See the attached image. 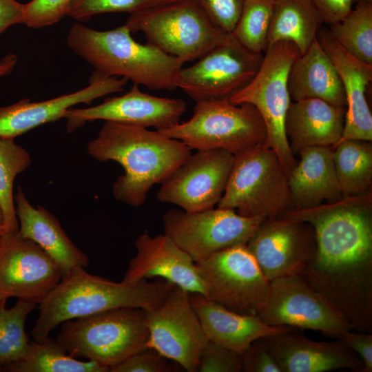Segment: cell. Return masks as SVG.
<instances>
[{"label": "cell", "mask_w": 372, "mask_h": 372, "mask_svg": "<svg viewBox=\"0 0 372 372\" xmlns=\"http://www.w3.org/2000/svg\"><path fill=\"white\" fill-rule=\"evenodd\" d=\"M305 220L316 251L300 273L348 320L353 330L372 333V210L341 199L318 206Z\"/></svg>", "instance_id": "obj_1"}, {"label": "cell", "mask_w": 372, "mask_h": 372, "mask_svg": "<svg viewBox=\"0 0 372 372\" xmlns=\"http://www.w3.org/2000/svg\"><path fill=\"white\" fill-rule=\"evenodd\" d=\"M87 151L97 161L122 166L124 174L112 186L113 196L132 207L142 205L151 188L161 184L192 154L183 142L157 130L112 121L105 122Z\"/></svg>", "instance_id": "obj_2"}, {"label": "cell", "mask_w": 372, "mask_h": 372, "mask_svg": "<svg viewBox=\"0 0 372 372\" xmlns=\"http://www.w3.org/2000/svg\"><path fill=\"white\" fill-rule=\"evenodd\" d=\"M175 285L158 278L135 283L116 282L76 267L39 304V315L31 335L42 341L65 321L120 307L149 310L160 305Z\"/></svg>", "instance_id": "obj_3"}, {"label": "cell", "mask_w": 372, "mask_h": 372, "mask_svg": "<svg viewBox=\"0 0 372 372\" xmlns=\"http://www.w3.org/2000/svg\"><path fill=\"white\" fill-rule=\"evenodd\" d=\"M125 24L96 30L76 23L69 30L70 49L94 69L89 80L119 76L152 90L172 91L184 63L154 45L135 41Z\"/></svg>", "instance_id": "obj_4"}, {"label": "cell", "mask_w": 372, "mask_h": 372, "mask_svg": "<svg viewBox=\"0 0 372 372\" xmlns=\"http://www.w3.org/2000/svg\"><path fill=\"white\" fill-rule=\"evenodd\" d=\"M56 340L71 356L110 369L149 347L145 309L120 307L61 324Z\"/></svg>", "instance_id": "obj_5"}, {"label": "cell", "mask_w": 372, "mask_h": 372, "mask_svg": "<svg viewBox=\"0 0 372 372\" xmlns=\"http://www.w3.org/2000/svg\"><path fill=\"white\" fill-rule=\"evenodd\" d=\"M291 205L288 174L271 148L260 143L234 154L217 207L243 216L271 218L280 217Z\"/></svg>", "instance_id": "obj_6"}, {"label": "cell", "mask_w": 372, "mask_h": 372, "mask_svg": "<svg viewBox=\"0 0 372 372\" xmlns=\"http://www.w3.org/2000/svg\"><path fill=\"white\" fill-rule=\"evenodd\" d=\"M125 24L183 63L198 60L229 34L211 21L196 0H178L130 14Z\"/></svg>", "instance_id": "obj_7"}, {"label": "cell", "mask_w": 372, "mask_h": 372, "mask_svg": "<svg viewBox=\"0 0 372 372\" xmlns=\"http://www.w3.org/2000/svg\"><path fill=\"white\" fill-rule=\"evenodd\" d=\"M300 54L296 45L280 41L269 45L254 79L229 98L234 105L249 103L260 113L266 129L263 144L277 154L289 176L297 161L285 134V122L291 102L287 87L289 69Z\"/></svg>", "instance_id": "obj_8"}, {"label": "cell", "mask_w": 372, "mask_h": 372, "mask_svg": "<svg viewBox=\"0 0 372 372\" xmlns=\"http://www.w3.org/2000/svg\"><path fill=\"white\" fill-rule=\"evenodd\" d=\"M177 139L191 149H221L233 154L263 143V120L251 104L234 105L228 99L197 102L186 122L157 130Z\"/></svg>", "instance_id": "obj_9"}, {"label": "cell", "mask_w": 372, "mask_h": 372, "mask_svg": "<svg viewBox=\"0 0 372 372\" xmlns=\"http://www.w3.org/2000/svg\"><path fill=\"white\" fill-rule=\"evenodd\" d=\"M267 218L247 217L217 207L196 212L180 209L163 216L164 234L195 262L229 247L246 244Z\"/></svg>", "instance_id": "obj_10"}, {"label": "cell", "mask_w": 372, "mask_h": 372, "mask_svg": "<svg viewBox=\"0 0 372 372\" xmlns=\"http://www.w3.org/2000/svg\"><path fill=\"white\" fill-rule=\"evenodd\" d=\"M196 264L206 298L236 313L257 315L267 300L270 282L246 244L221 250Z\"/></svg>", "instance_id": "obj_11"}, {"label": "cell", "mask_w": 372, "mask_h": 372, "mask_svg": "<svg viewBox=\"0 0 372 372\" xmlns=\"http://www.w3.org/2000/svg\"><path fill=\"white\" fill-rule=\"evenodd\" d=\"M263 54L248 50L229 34L194 64L180 69L177 88L196 103L229 99L254 79Z\"/></svg>", "instance_id": "obj_12"}, {"label": "cell", "mask_w": 372, "mask_h": 372, "mask_svg": "<svg viewBox=\"0 0 372 372\" xmlns=\"http://www.w3.org/2000/svg\"><path fill=\"white\" fill-rule=\"evenodd\" d=\"M257 316L269 325L318 331L336 339L353 330L347 318L300 275L271 281L267 300Z\"/></svg>", "instance_id": "obj_13"}, {"label": "cell", "mask_w": 372, "mask_h": 372, "mask_svg": "<svg viewBox=\"0 0 372 372\" xmlns=\"http://www.w3.org/2000/svg\"><path fill=\"white\" fill-rule=\"evenodd\" d=\"M149 347L188 372H197L209 341L193 309L189 292L174 286L158 307L145 310Z\"/></svg>", "instance_id": "obj_14"}, {"label": "cell", "mask_w": 372, "mask_h": 372, "mask_svg": "<svg viewBox=\"0 0 372 372\" xmlns=\"http://www.w3.org/2000/svg\"><path fill=\"white\" fill-rule=\"evenodd\" d=\"M233 160L225 149L197 150L161 184L157 199L187 212L214 208L224 194Z\"/></svg>", "instance_id": "obj_15"}, {"label": "cell", "mask_w": 372, "mask_h": 372, "mask_svg": "<svg viewBox=\"0 0 372 372\" xmlns=\"http://www.w3.org/2000/svg\"><path fill=\"white\" fill-rule=\"evenodd\" d=\"M59 265L19 232L0 239V300L17 298L39 304L59 284Z\"/></svg>", "instance_id": "obj_16"}, {"label": "cell", "mask_w": 372, "mask_h": 372, "mask_svg": "<svg viewBox=\"0 0 372 372\" xmlns=\"http://www.w3.org/2000/svg\"><path fill=\"white\" fill-rule=\"evenodd\" d=\"M246 246L264 277L276 278L300 275L316 251L312 226L285 217L264 220Z\"/></svg>", "instance_id": "obj_17"}, {"label": "cell", "mask_w": 372, "mask_h": 372, "mask_svg": "<svg viewBox=\"0 0 372 372\" xmlns=\"http://www.w3.org/2000/svg\"><path fill=\"white\" fill-rule=\"evenodd\" d=\"M187 109L179 99L158 97L143 92L136 84L123 95L106 98L90 107L67 110L66 129L72 132L87 122L104 120L142 127L163 130L179 123Z\"/></svg>", "instance_id": "obj_18"}, {"label": "cell", "mask_w": 372, "mask_h": 372, "mask_svg": "<svg viewBox=\"0 0 372 372\" xmlns=\"http://www.w3.org/2000/svg\"><path fill=\"white\" fill-rule=\"evenodd\" d=\"M136 254L130 260L123 281L135 283L158 277L189 293L206 296V287L196 262L165 234H141Z\"/></svg>", "instance_id": "obj_19"}, {"label": "cell", "mask_w": 372, "mask_h": 372, "mask_svg": "<svg viewBox=\"0 0 372 372\" xmlns=\"http://www.w3.org/2000/svg\"><path fill=\"white\" fill-rule=\"evenodd\" d=\"M271 353L281 372H327L351 369L361 372L363 363L341 340L315 341L293 331L259 339Z\"/></svg>", "instance_id": "obj_20"}, {"label": "cell", "mask_w": 372, "mask_h": 372, "mask_svg": "<svg viewBox=\"0 0 372 372\" xmlns=\"http://www.w3.org/2000/svg\"><path fill=\"white\" fill-rule=\"evenodd\" d=\"M128 80L111 76L89 80V85L54 99L32 102L30 99L0 107V138L16 137L47 123L57 121L69 109L80 103H91L94 100L123 91Z\"/></svg>", "instance_id": "obj_21"}, {"label": "cell", "mask_w": 372, "mask_h": 372, "mask_svg": "<svg viewBox=\"0 0 372 372\" xmlns=\"http://www.w3.org/2000/svg\"><path fill=\"white\" fill-rule=\"evenodd\" d=\"M316 37L331 59L346 96L344 126L339 142L349 139L371 142L372 115L365 93L372 80V65L361 61L344 50L327 27L322 26Z\"/></svg>", "instance_id": "obj_22"}, {"label": "cell", "mask_w": 372, "mask_h": 372, "mask_svg": "<svg viewBox=\"0 0 372 372\" xmlns=\"http://www.w3.org/2000/svg\"><path fill=\"white\" fill-rule=\"evenodd\" d=\"M189 298L208 340L240 354L258 339L295 330L269 325L257 315L236 313L199 293H189Z\"/></svg>", "instance_id": "obj_23"}, {"label": "cell", "mask_w": 372, "mask_h": 372, "mask_svg": "<svg viewBox=\"0 0 372 372\" xmlns=\"http://www.w3.org/2000/svg\"><path fill=\"white\" fill-rule=\"evenodd\" d=\"M14 200L18 232L48 254L60 267L63 277L76 267L88 266L87 256L69 238L52 213L40 205L33 207L20 186L17 188Z\"/></svg>", "instance_id": "obj_24"}, {"label": "cell", "mask_w": 372, "mask_h": 372, "mask_svg": "<svg viewBox=\"0 0 372 372\" xmlns=\"http://www.w3.org/2000/svg\"><path fill=\"white\" fill-rule=\"evenodd\" d=\"M346 110L318 99L291 101L285 129L293 155L310 147L333 148L342 136Z\"/></svg>", "instance_id": "obj_25"}, {"label": "cell", "mask_w": 372, "mask_h": 372, "mask_svg": "<svg viewBox=\"0 0 372 372\" xmlns=\"http://www.w3.org/2000/svg\"><path fill=\"white\" fill-rule=\"evenodd\" d=\"M300 156L288 176L291 209H305L342 197L338 180L333 149L310 147Z\"/></svg>", "instance_id": "obj_26"}, {"label": "cell", "mask_w": 372, "mask_h": 372, "mask_svg": "<svg viewBox=\"0 0 372 372\" xmlns=\"http://www.w3.org/2000/svg\"><path fill=\"white\" fill-rule=\"evenodd\" d=\"M287 87L293 101L318 99L347 107L340 77L317 37L293 62L288 74Z\"/></svg>", "instance_id": "obj_27"}, {"label": "cell", "mask_w": 372, "mask_h": 372, "mask_svg": "<svg viewBox=\"0 0 372 372\" xmlns=\"http://www.w3.org/2000/svg\"><path fill=\"white\" fill-rule=\"evenodd\" d=\"M324 23L320 13L310 0H273L268 46L289 41L302 54L316 38Z\"/></svg>", "instance_id": "obj_28"}, {"label": "cell", "mask_w": 372, "mask_h": 372, "mask_svg": "<svg viewBox=\"0 0 372 372\" xmlns=\"http://www.w3.org/2000/svg\"><path fill=\"white\" fill-rule=\"evenodd\" d=\"M332 149L342 197L368 193L372 182L371 142L349 139Z\"/></svg>", "instance_id": "obj_29"}, {"label": "cell", "mask_w": 372, "mask_h": 372, "mask_svg": "<svg viewBox=\"0 0 372 372\" xmlns=\"http://www.w3.org/2000/svg\"><path fill=\"white\" fill-rule=\"evenodd\" d=\"M7 372H110V369L92 361L71 356L56 340L49 337L31 341L26 355L3 367Z\"/></svg>", "instance_id": "obj_30"}, {"label": "cell", "mask_w": 372, "mask_h": 372, "mask_svg": "<svg viewBox=\"0 0 372 372\" xmlns=\"http://www.w3.org/2000/svg\"><path fill=\"white\" fill-rule=\"evenodd\" d=\"M327 28L349 53L372 65V3H355L342 19Z\"/></svg>", "instance_id": "obj_31"}, {"label": "cell", "mask_w": 372, "mask_h": 372, "mask_svg": "<svg viewBox=\"0 0 372 372\" xmlns=\"http://www.w3.org/2000/svg\"><path fill=\"white\" fill-rule=\"evenodd\" d=\"M6 301L0 300V371L26 355L31 341L25 333V322L36 308V304L18 299L12 307L7 309Z\"/></svg>", "instance_id": "obj_32"}, {"label": "cell", "mask_w": 372, "mask_h": 372, "mask_svg": "<svg viewBox=\"0 0 372 372\" xmlns=\"http://www.w3.org/2000/svg\"><path fill=\"white\" fill-rule=\"evenodd\" d=\"M14 140L0 138V205L5 216V234L19 231L13 185L16 176L24 172L32 162L28 152Z\"/></svg>", "instance_id": "obj_33"}, {"label": "cell", "mask_w": 372, "mask_h": 372, "mask_svg": "<svg viewBox=\"0 0 372 372\" xmlns=\"http://www.w3.org/2000/svg\"><path fill=\"white\" fill-rule=\"evenodd\" d=\"M273 0H245L238 22L231 33L244 47L264 53L268 46V33Z\"/></svg>", "instance_id": "obj_34"}, {"label": "cell", "mask_w": 372, "mask_h": 372, "mask_svg": "<svg viewBox=\"0 0 372 372\" xmlns=\"http://www.w3.org/2000/svg\"><path fill=\"white\" fill-rule=\"evenodd\" d=\"M178 0H72L67 15L81 21L108 12L130 14Z\"/></svg>", "instance_id": "obj_35"}, {"label": "cell", "mask_w": 372, "mask_h": 372, "mask_svg": "<svg viewBox=\"0 0 372 372\" xmlns=\"http://www.w3.org/2000/svg\"><path fill=\"white\" fill-rule=\"evenodd\" d=\"M72 0H31L24 4L23 24L32 28L54 25L67 15Z\"/></svg>", "instance_id": "obj_36"}, {"label": "cell", "mask_w": 372, "mask_h": 372, "mask_svg": "<svg viewBox=\"0 0 372 372\" xmlns=\"http://www.w3.org/2000/svg\"><path fill=\"white\" fill-rule=\"evenodd\" d=\"M197 371H242L241 354L209 340L200 354Z\"/></svg>", "instance_id": "obj_37"}, {"label": "cell", "mask_w": 372, "mask_h": 372, "mask_svg": "<svg viewBox=\"0 0 372 372\" xmlns=\"http://www.w3.org/2000/svg\"><path fill=\"white\" fill-rule=\"evenodd\" d=\"M211 21L231 34L239 19L245 0H196Z\"/></svg>", "instance_id": "obj_38"}, {"label": "cell", "mask_w": 372, "mask_h": 372, "mask_svg": "<svg viewBox=\"0 0 372 372\" xmlns=\"http://www.w3.org/2000/svg\"><path fill=\"white\" fill-rule=\"evenodd\" d=\"M167 358L148 347L132 355L112 367L110 372H169L173 371Z\"/></svg>", "instance_id": "obj_39"}, {"label": "cell", "mask_w": 372, "mask_h": 372, "mask_svg": "<svg viewBox=\"0 0 372 372\" xmlns=\"http://www.w3.org/2000/svg\"><path fill=\"white\" fill-rule=\"evenodd\" d=\"M241 358L242 371L281 372L274 358L259 339L241 353Z\"/></svg>", "instance_id": "obj_40"}, {"label": "cell", "mask_w": 372, "mask_h": 372, "mask_svg": "<svg viewBox=\"0 0 372 372\" xmlns=\"http://www.w3.org/2000/svg\"><path fill=\"white\" fill-rule=\"evenodd\" d=\"M337 339L356 353L363 363L361 372L372 371V333L347 331Z\"/></svg>", "instance_id": "obj_41"}, {"label": "cell", "mask_w": 372, "mask_h": 372, "mask_svg": "<svg viewBox=\"0 0 372 372\" xmlns=\"http://www.w3.org/2000/svg\"><path fill=\"white\" fill-rule=\"evenodd\" d=\"M320 13L324 23L330 25L342 19L353 8V0H310Z\"/></svg>", "instance_id": "obj_42"}, {"label": "cell", "mask_w": 372, "mask_h": 372, "mask_svg": "<svg viewBox=\"0 0 372 372\" xmlns=\"http://www.w3.org/2000/svg\"><path fill=\"white\" fill-rule=\"evenodd\" d=\"M24 4L16 0H0V34L13 25L23 24Z\"/></svg>", "instance_id": "obj_43"}, {"label": "cell", "mask_w": 372, "mask_h": 372, "mask_svg": "<svg viewBox=\"0 0 372 372\" xmlns=\"http://www.w3.org/2000/svg\"><path fill=\"white\" fill-rule=\"evenodd\" d=\"M17 62V56L14 54H8L0 60V78L10 74Z\"/></svg>", "instance_id": "obj_44"}, {"label": "cell", "mask_w": 372, "mask_h": 372, "mask_svg": "<svg viewBox=\"0 0 372 372\" xmlns=\"http://www.w3.org/2000/svg\"><path fill=\"white\" fill-rule=\"evenodd\" d=\"M5 233H6L5 216H4V214L1 208V206L0 205V237L3 236Z\"/></svg>", "instance_id": "obj_45"}, {"label": "cell", "mask_w": 372, "mask_h": 372, "mask_svg": "<svg viewBox=\"0 0 372 372\" xmlns=\"http://www.w3.org/2000/svg\"><path fill=\"white\" fill-rule=\"evenodd\" d=\"M353 3H372V0H353Z\"/></svg>", "instance_id": "obj_46"}, {"label": "cell", "mask_w": 372, "mask_h": 372, "mask_svg": "<svg viewBox=\"0 0 372 372\" xmlns=\"http://www.w3.org/2000/svg\"><path fill=\"white\" fill-rule=\"evenodd\" d=\"M0 239H1V237H0Z\"/></svg>", "instance_id": "obj_47"}]
</instances>
